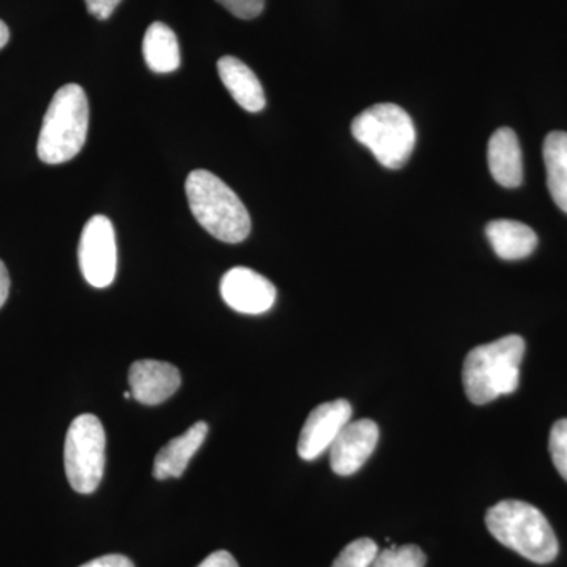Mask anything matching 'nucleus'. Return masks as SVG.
<instances>
[{
    "instance_id": "f257e3e1",
    "label": "nucleus",
    "mask_w": 567,
    "mask_h": 567,
    "mask_svg": "<svg viewBox=\"0 0 567 567\" xmlns=\"http://www.w3.org/2000/svg\"><path fill=\"white\" fill-rule=\"evenodd\" d=\"M185 189L194 218L216 240L241 244L251 234V216L245 204L218 175L193 171Z\"/></svg>"
},
{
    "instance_id": "f03ea898",
    "label": "nucleus",
    "mask_w": 567,
    "mask_h": 567,
    "mask_svg": "<svg viewBox=\"0 0 567 567\" xmlns=\"http://www.w3.org/2000/svg\"><path fill=\"white\" fill-rule=\"evenodd\" d=\"M525 341L511 334L491 344L480 346L466 354L464 388L466 398L476 405H486L499 395L513 394L518 388Z\"/></svg>"
},
{
    "instance_id": "7ed1b4c3",
    "label": "nucleus",
    "mask_w": 567,
    "mask_h": 567,
    "mask_svg": "<svg viewBox=\"0 0 567 567\" xmlns=\"http://www.w3.org/2000/svg\"><path fill=\"white\" fill-rule=\"evenodd\" d=\"M491 535L537 565H547L558 555V539L546 516L537 507L517 499L492 506L486 514Z\"/></svg>"
},
{
    "instance_id": "20e7f679",
    "label": "nucleus",
    "mask_w": 567,
    "mask_h": 567,
    "mask_svg": "<svg viewBox=\"0 0 567 567\" xmlns=\"http://www.w3.org/2000/svg\"><path fill=\"white\" fill-rule=\"evenodd\" d=\"M89 133V100L84 89L66 84L52 96L41 125L37 152L47 164H63L84 147Z\"/></svg>"
},
{
    "instance_id": "39448f33",
    "label": "nucleus",
    "mask_w": 567,
    "mask_h": 567,
    "mask_svg": "<svg viewBox=\"0 0 567 567\" xmlns=\"http://www.w3.org/2000/svg\"><path fill=\"white\" fill-rule=\"evenodd\" d=\"M352 134L388 169L404 167L416 145L412 117L393 103L374 104L361 112L352 122Z\"/></svg>"
},
{
    "instance_id": "423d86ee",
    "label": "nucleus",
    "mask_w": 567,
    "mask_h": 567,
    "mask_svg": "<svg viewBox=\"0 0 567 567\" xmlns=\"http://www.w3.org/2000/svg\"><path fill=\"white\" fill-rule=\"evenodd\" d=\"M63 458L74 492L93 494L102 483L106 464V432L99 417L85 413L70 424Z\"/></svg>"
},
{
    "instance_id": "0eeeda50",
    "label": "nucleus",
    "mask_w": 567,
    "mask_h": 567,
    "mask_svg": "<svg viewBox=\"0 0 567 567\" xmlns=\"http://www.w3.org/2000/svg\"><path fill=\"white\" fill-rule=\"evenodd\" d=\"M78 259L85 281L96 289L111 286L117 271V245L110 218L95 215L82 230Z\"/></svg>"
},
{
    "instance_id": "6e6552de",
    "label": "nucleus",
    "mask_w": 567,
    "mask_h": 567,
    "mask_svg": "<svg viewBox=\"0 0 567 567\" xmlns=\"http://www.w3.org/2000/svg\"><path fill=\"white\" fill-rule=\"evenodd\" d=\"M353 409L346 399L323 402L309 413L298 440V456L315 461L330 451L342 429L352 421Z\"/></svg>"
},
{
    "instance_id": "1a4fd4ad",
    "label": "nucleus",
    "mask_w": 567,
    "mask_h": 567,
    "mask_svg": "<svg viewBox=\"0 0 567 567\" xmlns=\"http://www.w3.org/2000/svg\"><path fill=\"white\" fill-rule=\"evenodd\" d=\"M221 297L234 311L259 316L274 308L276 287L251 268L235 267L223 276Z\"/></svg>"
},
{
    "instance_id": "9d476101",
    "label": "nucleus",
    "mask_w": 567,
    "mask_h": 567,
    "mask_svg": "<svg viewBox=\"0 0 567 567\" xmlns=\"http://www.w3.org/2000/svg\"><path fill=\"white\" fill-rule=\"evenodd\" d=\"M379 436V425L374 421H350L330 447V464L336 475L357 473L374 453Z\"/></svg>"
},
{
    "instance_id": "9b49d317",
    "label": "nucleus",
    "mask_w": 567,
    "mask_h": 567,
    "mask_svg": "<svg viewBox=\"0 0 567 567\" xmlns=\"http://www.w3.org/2000/svg\"><path fill=\"white\" fill-rule=\"evenodd\" d=\"M128 383L137 402L144 405H158L181 388L182 377L173 364L141 360L130 368Z\"/></svg>"
},
{
    "instance_id": "f8f14e48",
    "label": "nucleus",
    "mask_w": 567,
    "mask_h": 567,
    "mask_svg": "<svg viewBox=\"0 0 567 567\" xmlns=\"http://www.w3.org/2000/svg\"><path fill=\"white\" fill-rule=\"evenodd\" d=\"M488 171L498 185L517 188L524 181L520 144L511 128H499L492 134L487 148Z\"/></svg>"
},
{
    "instance_id": "ddd939ff",
    "label": "nucleus",
    "mask_w": 567,
    "mask_h": 567,
    "mask_svg": "<svg viewBox=\"0 0 567 567\" xmlns=\"http://www.w3.org/2000/svg\"><path fill=\"white\" fill-rule=\"evenodd\" d=\"M208 434V424L204 421L193 424L185 434L171 440L159 450L153 462V476L163 481L167 477H181L194 454L204 445Z\"/></svg>"
},
{
    "instance_id": "4468645a",
    "label": "nucleus",
    "mask_w": 567,
    "mask_h": 567,
    "mask_svg": "<svg viewBox=\"0 0 567 567\" xmlns=\"http://www.w3.org/2000/svg\"><path fill=\"white\" fill-rule=\"evenodd\" d=\"M218 74L235 103L245 111L260 112L267 106L259 78L240 59L224 55L218 61Z\"/></svg>"
},
{
    "instance_id": "2eb2a0df",
    "label": "nucleus",
    "mask_w": 567,
    "mask_h": 567,
    "mask_svg": "<svg viewBox=\"0 0 567 567\" xmlns=\"http://www.w3.org/2000/svg\"><path fill=\"white\" fill-rule=\"evenodd\" d=\"M486 235L496 256L503 260H520L532 256L537 246V235L527 224L496 219L487 224Z\"/></svg>"
},
{
    "instance_id": "dca6fc26",
    "label": "nucleus",
    "mask_w": 567,
    "mask_h": 567,
    "mask_svg": "<svg viewBox=\"0 0 567 567\" xmlns=\"http://www.w3.org/2000/svg\"><path fill=\"white\" fill-rule=\"evenodd\" d=\"M145 63L158 74L173 73L181 66V47L173 29L164 22H153L142 41Z\"/></svg>"
},
{
    "instance_id": "f3484780",
    "label": "nucleus",
    "mask_w": 567,
    "mask_h": 567,
    "mask_svg": "<svg viewBox=\"0 0 567 567\" xmlns=\"http://www.w3.org/2000/svg\"><path fill=\"white\" fill-rule=\"evenodd\" d=\"M544 163L551 199L567 213V133L547 134L544 141Z\"/></svg>"
},
{
    "instance_id": "a211bd4d",
    "label": "nucleus",
    "mask_w": 567,
    "mask_h": 567,
    "mask_svg": "<svg viewBox=\"0 0 567 567\" xmlns=\"http://www.w3.org/2000/svg\"><path fill=\"white\" fill-rule=\"evenodd\" d=\"M424 551L420 547L409 544V546L391 547L379 551L371 567H424Z\"/></svg>"
},
{
    "instance_id": "6ab92c4d",
    "label": "nucleus",
    "mask_w": 567,
    "mask_h": 567,
    "mask_svg": "<svg viewBox=\"0 0 567 567\" xmlns=\"http://www.w3.org/2000/svg\"><path fill=\"white\" fill-rule=\"evenodd\" d=\"M379 554V546L369 537L353 540L338 555L331 567H371Z\"/></svg>"
},
{
    "instance_id": "aec40b11",
    "label": "nucleus",
    "mask_w": 567,
    "mask_h": 567,
    "mask_svg": "<svg viewBox=\"0 0 567 567\" xmlns=\"http://www.w3.org/2000/svg\"><path fill=\"white\" fill-rule=\"evenodd\" d=\"M551 461L563 480L567 481V417L554 424L548 440Z\"/></svg>"
},
{
    "instance_id": "412c9836",
    "label": "nucleus",
    "mask_w": 567,
    "mask_h": 567,
    "mask_svg": "<svg viewBox=\"0 0 567 567\" xmlns=\"http://www.w3.org/2000/svg\"><path fill=\"white\" fill-rule=\"evenodd\" d=\"M216 2L240 20H254L265 9V0H216Z\"/></svg>"
},
{
    "instance_id": "4be33fe9",
    "label": "nucleus",
    "mask_w": 567,
    "mask_h": 567,
    "mask_svg": "<svg viewBox=\"0 0 567 567\" xmlns=\"http://www.w3.org/2000/svg\"><path fill=\"white\" fill-rule=\"evenodd\" d=\"M84 2L92 17L100 21H106L110 20L122 0H84Z\"/></svg>"
},
{
    "instance_id": "5701e85b",
    "label": "nucleus",
    "mask_w": 567,
    "mask_h": 567,
    "mask_svg": "<svg viewBox=\"0 0 567 567\" xmlns=\"http://www.w3.org/2000/svg\"><path fill=\"white\" fill-rule=\"evenodd\" d=\"M81 567H134L132 559L123 555H104V557L92 559Z\"/></svg>"
},
{
    "instance_id": "b1692460",
    "label": "nucleus",
    "mask_w": 567,
    "mask_h": 567,
    "mask_svg": "<svg viewBox=\"0 0 567 567\" xmlns=\"http://www.w3.org/2000/svg\"><path fill=\"white\" fill-rule=\"evenodd\" d=\"M197 567H238L233 555L226 550H218L215 554L208 555Z\"/></svg>"
},
{
    "instance_id": "393cba45",
    "label": "nucleus",
    "mask_w": 567,
    "mask_h": 567,
    "mask_svg": "<svg viewBox=\"0 0 567 567\" xmlns=\"http://www.w3.org/2000/svg\"><path fill=\"white\" fill-rule=\"evenodd\" d=\"M10 293V275L6 264L0 260V308L6 305Z\"/></svg>"
},
{
    "instance_id": "a878e982",
    "label": "nucleus",
    "mask_w": 567,
    "mask_h": 567,
    "mask_svg": "<svg viewBox=\"0 0 567 567\" xmlns=\"http://www.w3.org/2000/svg\"><path fill=\"white\" fill-rule=\"evenodd\" d=\"M10 40V29L9 25L6 24L2 20H0V50L9 43Z\"/></svg>"
},
{
    "instance_id": "bb28decb",
    "label": "nucleus",
    "mask_w": 567,
    "mask_h": 567,
    "mask_svg": "<svg viewBox=\"0 0 567 567\" xmlns=\"http://www.w3.org/2000/svg\"><path fill=\"white\" fill-rule=\"evenodd\" d=\"M123 398H125V399H132V398H133V393H132V391H126V393H125V394H123Z\"/></svg>"
}]
</instances>
